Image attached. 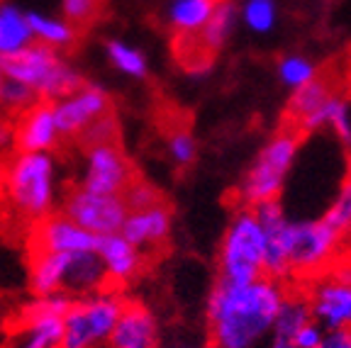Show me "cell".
<instances>
[{"label":"cell","instance_id":"cell-1","mask_svg":"<svg viewBox=\"0 0 351 348\" xmlns=\"http://www.w3.org/2000/svg\"><path fill=\"white\" fill-rule=\"evenodd\" d=\"M285 295L283 280L271 275L252 283L217 280L205 307L210 348H256L274 329Z\"/></svg>","mask_w":351,"mask_h":348},{"label":"cell","instance_id":"cell-2","mask_svg":"<svg viewBox=\"0 0 351 348\" xmlns=\"http://www.w3.org/2000/svg\"><path fill=\"white\" fill-rule=\"evenodd\" d=\"M0 190L10 210L32 227L56 212L59 171L49 151H12L0 166Z\"/></svg>","mask_w":351,"mask_h":348},{"label":"cell","instance_id":"cell-3","mask_svg":"<svg viewBox=\"0 0 351 348\" xmlns=\"http://www.w3.org/2000/svg\"><path fill=\"white\" fill-rule=\"evenodd\" d=\"M0 69L5 78L25 83L37 92L39 100H47V103H56V100L76 92L81 86H86L81 71L69 64L61 51L44 47L39 42H32L20 54L0 59Z\"/></svg>","mask_w":351,"mask_h":348},{"label":"cell","instance_id":"cell-4","mask_svg":"<svg viewBox=\"0 0 351 348\" xmlns=\"http://www.w3.org/2000/svg\"><path fill=\"white\" fill-rule=\"evenodd\" d=\"M219 277L225 283H252L266 275V236L252 207H239L219 244Z\"/></svg>","mask_w":351,"mask_h":348},{"label":"cell","instance_id":"cell-5","mask_svg":"<svg viewBox=\"0 0 351 348\" xmlns=\"http://www.w3.org/2000/svg\"><path fill=\"white\" fill-rule=\"evenodd\" d=\"M298 149H300V134L295 129H285L271 136L237 188L239 207H254L258 202L278 200L298 158Z\"/></svg>","mask_w":351,"mask_h":348},{"label":"cell","instance_id":"cell-6","mask_svg":"<svg viewBox=\"0 0 351 348\" xmlns=\"http://www.w3.org/2000/svg\"><path fill=\"white\" fill-rule=\"evenodd\" d=\"M127 299L117 288H108L90 297L73 299L64 314L61 348H100L108 346L110 334L125 312Z\"/></svg>","mask_w":351,"mask_h":348},{"label":"cell","instance_id":"cell-7","mask_svg":"<svg viewBox=\"0 0 351 348\" xmlns=\"http://www.w3.org/2000/svg\"><path fill=\"white\" fill-rule=\"evenodd\" d=\"M344 236L319 219H288L283 246L293 275H319L335 261Z\"/></svg>","mask_w":351,"mask_h":348},{"label":"cell","instance_id":"cell-8","mask_svg":"<svg viewBox=\"0 0 351 348\" xmlns=\"http://www.w3.org/2000/svg\"><path fill=\"white\" fill-rule=\"evenodd\" d=\"M59 212L71 217L90 234L108 236L120 234L122 224L130 214V207H127L125 195H103V192L86 190L76 185L64 195Z\"/></svg>","mask_w":351,"mask_h":348},{"label":"cell","instance_id":"cell-9","mask_svg":"<svg viewBox=\"0 0 351 348\" xmlns=\"http://www.w3.org/2000/svg\"><path fill=\"white\" fill-rule=\"evenodd\" d=\"M83 178L81 188L103 195H125L127 188L134 183V171L127 153L117 142L112 144H95L83 149Z\"/></svg>","mask_w":351,"mask_h":348},{"label":"cell","instance_id":"cell-10","mask_svg":"<svg viewBox=\"0 0 351 348\" xmlns=\"http://www.w3.org/2000/svg\"><path fill=\"white\" fill-rule=\"evenodd\" d=\"M310 312L324 332L351 329V271H324L307 293Z\"/></svg>","mask_w":351,"mask_h":348},{"label":"cell","instance_id":"cell-11","mask_svg":"<svg viewBox=\"0 0 351 348\" xmlns=\"http://www.w3.org/2000/svg\"><path fill=\"white\" fill-rule=\"evenodd\" d=\"M100 236L76 224L64 212H51L29 227V251L32 253H78L95 251Z\"/></svg>","mask_w":351,"mask_h":348},{"label":"cell","instance_id":"cell-12","mask_svg":"<svg viewBox=\"0 0 351 348\" xmlns=\"http://www.w3.org/2000/svg\"><path fill=\"white\" fill-rule=\"evenodd\" d=\"M110 112H112L110 92L93 83H86L76 92L54 103L56 125H59L64 139H76L81 132H86L93 122H98Z\"/></svg>","mask_w":351,"mask_h":348},{"label":"cell","instance_id":"cell-13","mask_svg":"<svg viewBox=\"0 0 351 348\" xmlns=\"http://www.w3.org/2000/svg\"><path fill=\"white\" fill-rule=\"evenodd\" d=\"M12 151H49L61 147L64 134L56 125L54 103L39 100L12 122Z\"/></svg>","mask_w":351,"mask_h":348},{"label":"cell","instance_id":"cell-14","mask_svg":"<svg viewBox=\"0 0 351 348\" xmlns=\"http://www.w3.org/2000/svg\"><path fill=\"white\" fill-rule=\"evenodd\" d=\"M171 222H173V214H171L169 202L161 200L149 207H142V210H130L120 234L149 256V253L161 251L169 244Z\"/></svg>","mask_w":351,"mask_h":348},{"label":"cell","instance_id":"cell-15","mask_svg":"<svg viewBox=\"0 0 351 348\" xmlns=\"http://www.w3.org/2000/svg\"><path fill=\"white\" fill-rule=\"evenodd\" d=\"M98 256L108 271V280L112 288L137 280L147 266V253L125 239L122 234H108L98 239Z\"/></svg>","mask_w":351,"mask_h":348},{"label":"cell","instance_id":"cell-16","mask_svg":"<svg viewBox=\"0 0 351 348\" xmlns=\"http://www.w3.org/2000/svg\"><path fill=\"white\" fill-rule=\"evenodd\" d=\"M108 288H112V285L108 280V271L100 261L98 251L69 253L64 273V295H69L71 299H81L103 293Z\"/></svg>","mask_w":351,"mask_h":348},{"label":"cell","instance_id":"cell-17","mask_svg":"<svg viewBox=\"0 0 351 348\" xmlns=\"http://www.w3.org/2000/svg\"><path fill=\"white\" fill-rule=\"evenodd\" d=\"M108 348H159V324L152 312L139 302H127Z\"/></svg>","mask_w":351,"mask_h":348},{"label":"cell","instance_id":"cell-18","mask_svg":"<svg viewBox=\"0 0 351 348\" xmlns=\"http://www.w3.org/2000/svg\"><path fill=\"white\" fill-rule=\"evenodd\" d=\"M64 319L61 316H34L20 319L8 336L5 348H61Z\"/></svg>","mask_w":351,"mask_h":348},{"label":"cell","instance_id":"cell-19","mask_svg":"<svg viewBox=\"0 0 351 348\" xmlns=\"http://www.w3.org/2000/svg\"><path fill=\"white\" fill-rule=\"evenodd\" d=\"M34 42L27 10L15 0H0V59L20 54Z\"/></svg>","mask_w":351,"mask_h":348},{"label":"cell","instance_id":"cell-20","mask_svg":"<svg viewBox=\"0 0 351 348\" xmlns=\"http://www.w3.org/2000/svg\"><path fill=\"white\" fill-rule=\"evenodd\" d=\"M217 0H169L166 25L178 39L195 37L213 15Z\"/></svg>","mask_w":351,"mask_h":348},{"label":"cell","instance_id":"cell-21","mask_svg":"<svg viewBox=\"0 0 351 348\" xmlns=\"http://www.w3.org/2000/svg\"><path fill=\"white\" fill-rule=\"evenodd\" d=\"M29 27H32L34 42L44 44V47H51L56 51L71 49L78 39V29L73 27L66 17L49 15L44 10H27Z\"/></svg>","mask_w":351,"mask_h":348},{"label":"cell","instance_id":"cell-22","mask_svg":"<svg viewBox=\"0 0 351 348\" xmlns=\"http://www.w3.org/2000/svg\"><path fill=\"white\" fill-rule=\"evenodd\" d=\"M335 92H337L335 83L329 81L327 76H317L315 81L307 83V86L293 90V98L288 100V110H285L291 125L298 127L305 117H310L315 110L322 108V105L327 103Z\"/></svg>","mask_w":351,"mask_h":348},{"label":"cell","instance_id":"cell-23","mask_svg":"<svg viewBox=\"0 0 351 348\" xmlns=\"http://www.w3.org/2000/svg\"><path fill=\"white\" fill-rule=\"evenodd\" d=\"M105 54H108V61L120 73H125L130 78H147L149 59L139 47H132V44L122 42V39H108L105 42Z\"/></svg>","mask_w":351,"mask_h":348},{"label":"cell","instance_id":"cell-24","mask_svg":"<svg viewBox=\"0 0 351 348\" xmlns=\"http://www.w3.org/2000/svg\"><path fill=\"white\" fill-rule=\"evenodd\" d=\"M278 15V0H239V22L254 34L274 32Z\"/></svg>","mask_w":351,"mask_h":348},{"label":"cell","instance_id":"cell-25","mask_svg":"<svg viewBox=\"0 0 351 348\" xmlns=\"http://www.w3.org/2000/svg\"><path fill=\"white\" fill-rule=\"evenodd\" d=\"M276 73H278V81L283 83L288 90H298V88L307 86L310 81L319 76V69L302 54H288L278 61L276 66Z\"/></svg>","mask_w":351,"mask_h":348},{"label":"cell","instance_id":"cell-26","mask_svg":"<svg viewBox=\"0 0 351 348\" xmlns=\"http://www.w3.org/2000/svg\"><path fill=\"white\" fill-rule=\"evenodd\" d=\"M166 156L171 158V164L176 169H191L197 161V142L195 136L186 129V127H178V129H171L166 134Z\"/></svg>","mask_w":351,"mask_h":348},{"label":"cell","instance_id":"cell-27","mask_svg":"<svg viewBox=\"0 0 351 348\" xmlns=\"http://www.w3.org/2000/svg\"><path fill=\"white\" fill-rule=\"evenodd\" d=\"M34 103H39V98L32 88H27L20 81H12V78L3 81V86H0V110L5 114L17 117V114L32 108Z\"/></svg>","mask_w":351,"mask_h":348},{"label":"cell","instance_id":"cell-28","mask_svg":"<svg viewBox=\"0 0 351 348\" xmlns=\"http://www.w3.org/2000/svg\"><path fill=\"white\" fill-rule=\"evenodd\" d=\"M322 219L332 229H337L341 236H346L351 232V180L341 183V188L337 190V197L327 207V212L322 214Z\"/></svg>","mask_w":351,"mask_h":348},{"label":"cell","instance_id":"cell-29","mask_svg":"<svg viewBox=\"0 0 351 348\" xmlns=\"http://www.w3.org/2000/svg\"><path fill=\"white\" fill-rule=\"evenodd\" d=\"M117 136H120V125H117V117L112 112L100 117L98 122L88 127L86 132L76 136L81 149H88V147H95V144H112L117 142Z\"/></svg>","mask_w":351,"mask_h":348},{"label":"cell","instance_id":"cell-30","mask_svg":"<svg viewBox=\"0 0 351 348\" xmlns=\"http://www.w3.org/2000/svg\"><path fill=\"white\" fill-rule=\"evenodd\" d=\"M98 12L100 0H61V17H66L76 29L88 27Z\"/></svg>","mask_w":351,"mask_h":348},{"label":"cell","instance_id":"cell-31","mask_svg":"<svg viewBox=\"0 0 351 348\" xmlns=\"http://www.w3.org/2000/svg\"><path fill=\"white\" fill-rule=\"evenodd\" d=\"M329 129L335 132V136L344 144L346 149H351V108H349V100H346L341 92L337 95L335 108H332Z\"/></svg>","mask_w":351,"mask_h":348},{"label":"cell","instance_id":"cell-32","mask_svg":"<svg viewBox=\"0 0 351 348\" xmlns=\"http://www.w3.org/2000/svg\"><path fill=\"white\" fill-rule=\"evenodd\" d=\"M125 200L130 210H142V207H149V205H154V202H161L164 197L156 192V188L142 183V180H134V183L127 188Z\"/></svg>","mask_w":351,"mask_h":348},{"label":"cell","instance_id":"cell-33","mask_svg":"<svg viewBox=\"0 0 351 348\" xmlns=\"http://www.w3.org/2000/svg\"><path fill=\"white\" fill-rule=\"evenodd\" d=\"M322 336H324V329L313 319V321H307L305 327L295 334V346L298 348H317V343L322 341Z\"/></svg>","mask_w":351,"mask_h":348},{"label":"cell","instance_id":"cell-34","mask_svg":"<svg viewBox=\"0 0 351 348\" xmlns=\"http://www.w3.org/2000/svg\"><path fill=\"white\" fill-rule=\"evenodd\" d=\"M317 348H351V329H337V332H324Z\"/></svg>","mask_w":351,"mask_h":348},{"label":"cell","instance_id":"cell-35","mask_svg":"<svg viewBox=\"0 0 351 348\" xmlns=\"http://www.w3.org/2000/svg\"><path fill=\"white\" fill-rule=\"evenodd\" d=\"M12 153V127L8 122H0V166Z\"/></svg>","mask_w":351,"mask_h":348},{"label":"cell","instance_id":"cell-36","mask_svg":"<svg viewBox=\"0 0 351 348\" xmlns=\"http://www.w3.org/2000/svg\"><path fill=\"white\" fill-rule=\"evenodd\" d=\"M346 180H351V153H349V158H346Z\"/></svg>","mask_w":351,"mask_h":348},{"label":"cell","instance_id":"cell-37","mask_svg":"<svg viewBox=\"0 0 351 348\" xmlns=\"http://www.w3.org/2000/svg\"><path fill=\"white\" fill-rule=\"evenodd\" d=\"M3 81H5V73H3V69H0V86H3Z\"/></svg>","mask_w":351,"mask_h":348}]
</instances>
